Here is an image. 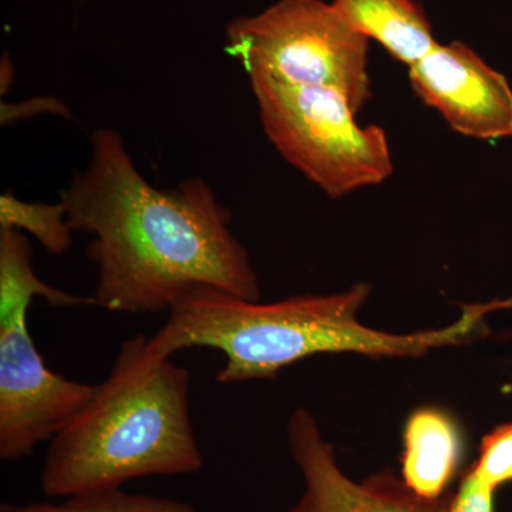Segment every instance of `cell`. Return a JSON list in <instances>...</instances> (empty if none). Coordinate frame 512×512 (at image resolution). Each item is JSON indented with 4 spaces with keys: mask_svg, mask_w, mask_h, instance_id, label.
Masks as SVG:
<instances>
[{
    "mask_svg": "<svg viewBox=\"0 0 512 512\" xmlns=\"http://www.w3.org/2000/svg\"><path fill=\"white\" fill-rule=\"evenodd\" d=\"M370 286L357 284L335 295L292 296L261 303L235 298L218 289L198 288L168 311L160 330L148 339L157 355L191 348L215 349L225 356L217 372L222 384L274 379L285 367L322 353L367 356H420L457 345L477 332L488 313L512 309V298L466 306L451 326L412 335L366 328L357 312Z\"/></svg>",
    "mask_w": 512,
    "mask_h": 512,
    "instance_id": "2",
    "label": "cell"
},
{
    "mask_svg": "<svg viewBox=\"0 0 512 512\" xmlns=\"http://www.w3.org/2000/svg\"><path fill=\"white\" fill-rule=\"evenodd\" d=\"M0 512H197L194 505L173 498L128 494L121 488L94 491L66 498L62 504L26 503L0 505Z\"/></svg>",
    "mask_w": 512,
    "mask_h": 512,
    "instance_id": "13",
    "label": "cell"
},
{
    "mask_svg": "<svg viewBox=\"0 0 512 512\" xmlns=\"http://www.w3.org/2000/svg\"><path fill=\"white\" fill-rule=\"evenodd\" d=\"M359 35L373 39L407 67L437 45L426 12L414 0H332Z\"/></svg>",
    "mask_w": 512,
    "mask_h": 512,
    "instance_id": "10",
    "label": "cell"
},
{
    "mask_svg": "<svg viewBox=\"0 0 512 512\" xmlns=\"http://www.w3.org/2000/svg\"><path fill=\"white\" fill-rule=\"evenodd\" d=\"M227 52L249 76L335 89L356 114L372 96L369 40L323 0H279L259 15L232 20Z\"/></svg>",
    "mask_w": 512,
    "mask_h": 512,
    "instance_id": "5",
    "label": "cell"
},
{
    "mask_svg": "<svg viewBox=\"0 0 512 512\" xmlns=\"http://www.w3.org/2000/svg\"><path fill=\"white\" fill-rule=\"evenodd\" d=\"M288 444L305 480V493L285 512H448L450 498H421L392 474H376L363 483L346 476L306 409L289 419Z\"/></svg>",
    "mask_w": 512,
    "mask_h": 512,
    "instance_id": "8",
    "label": "cell"
},
{
    "mask_svg": "<svg viewBox=\"0 0 512 512\" xmlns=\"http://www.w3.org/2000/svg\"><path fill=\"white\" fill-rule=\"evenodd\" d=\"M409 77L419 99L461 136L512 137L511 84L466 43H437L409 67Z\"/></svg>",
    "mask_w": 512,
    "mask_h": 512,
    "instance_id": "7",
    "label": "cell"
},
{
    "mask_svg": "<svg viewBox=\"0 0 512 512\" xmlns=\"http://www.w3.org/2000/svg\"><path fill=\"white\" fill-rule=\"evenodd\" d=\"M461 460L456 423L436 409L419 410L404 430L403 483L426 500L444 497Z\"/></svg>",
    "mask_w": 512,
    "mask_h": 512,
    "instance_id": "9",
    "label": "cell"
},
{
    "mask_svg": "<svg viewBox=\"0 0 512 512\" xmlns=\"http://www.w3.org/2000/svg\"><path fill=\"white\" fill-rule=\"evenodd\" d=\"M30 306L0 308V458L18 461L82 412L96 386L50 370L30 335Z\"/></svg>",
    "mask_w": 512,
    "mask_h": 512,
    "instance_id": "6",
    "label": "cell"
},
{
    "mask_svg": "<svg viewBox=\"0 0 512 512\" xmlns=\"http://www.w3.org/2000/svg\"><path fill=\"white\" fill-rule=\"evenodd\" d=\"M0 227L29 232L47 252L63 255L73 242V229L62 201L55 204L26 202L12 191L0 195Z\"/></svg>",
    "mask_w": 512,
    "mask_h": 512,
    "instance_id": "12",
    "label": "cell"
},
{
    "mask_svg": "<svg viewBox=\"0 0 512 512\" xmlns=\"http://www.w3.org/2000/svg\"><path fill=\"white\" fill-rule=\"evenodd\" d=\"M471 471L493 491L512 483V423L484 437L480 456Z\"/></svg>",
    "mask_w": 512,
    "mask_h": 512,
    "instance_id": "14",
    "label": "cell"
},
{
    "mask_svg": "<svg viewBox=\"0 0 512 512\" xmlns=\"http://www.w3.org/2000/svg\"><path fill=\"white\" fill-rule=\"evenodd\" d=\"M73 231L92 235L94 306L110 312L170 311L188 293L214 288L259 301L247 249L211 185L191 178L158 190L138 171L113 128L92 136V154L60 194Z\"/></svg>",
    "mask_w": 512,
    "mask_h": 512,
    "instance_id": "1",
    "label": "cell"
},
{
    "mask_svg": "<svg viewBox=\"0 0 512 512\" xmlns=\"http://www.w3.org/2000/svg\"><path fill=\"white\" fill-rule=\"evenodd\" d=\"M35 298L57 308L94 306L92 296L73 295L43 282L33 268L29 239L18 229L0 227V308L30 306Z\"/></svg>",
    "mask_w": 512,
    "mask_h": 512,
    "instance_id": "11",
    "label": "cell"
},
{
    "mask_svg": "<svg viewBox=\"0 0 512 512\" xmlns=\"http://www.w3.org/2000/svg\"><path fill=\"white\" fill-rule=\"evenodd\" d=\"M249 80L272 146L329 197L382 184L393 173L383 128L360 126L342 93L261 74Z\"/></svg>",
    "mask_w": 512,
    "mask_h": 512,
    "instance_id": "4",
    "label": "cell"
},
{
    "mask_svg": "<svg viewBox=\"0 0 512 512\" xmlns=\"http://www.w3.org/2000/svg\"><path fill=\"white\" fill-rule=\"evenodd\" d=\"M494 493L470 468L450 498L448 512H495Z\"/></svg>",
    "mask_w": 512,
    "mask_h": 512,
    "instance_id": "15",
    "label": "cell"
},
{
    "mask_svg": "<svg viewBox=\"0 0 512 512\" xmlns=\"http://www.w3.org/2000/svg\"><path fill=\"white\" fill-rule=\"evenodd\" d=\"M191 373L144 335L124 340L90 402L50 440L43 494L69 498L204 466L190 416Z\"/></svg>",
    "mask_w": 512,
    "mask_h": 512,
    "instance_id": "3",
    "label": "cell"
}]
</instances>
